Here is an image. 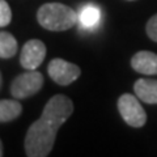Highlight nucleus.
Returning <instances> with one entry per match:
<instances>
[{
  "mask_svg": "<svg viewBox=\"0 0 157 157\" xmlns=\"http://www.w3.org/2000/svg\"><path fill=\"white\" fill-rule=\"evenodd\" d=\"M136 97L145 104H157V80L152 78H139L134 84Z\"/></svg>",
  "mask_w": 157,
  "mask_h": 157,
  "instance_id": "obj_8",
  "label": "nucleus"
},
{
  "mask_svg": "<svg viewBox=\"0 0 157 157\" xmlns=\"http://www.w3.org/2000/svg\"><path fill=\"white\" fill-rule=\"evenodd\" d=\"M3 156V143H2V140H0V157Z\"/></svg>",
  "mask_w": 157,
  "mask_h": 157,
  "instance_id": "obj_14",
  "label": "nucleus"
},
{
  "mask_svg": "<svg viewBox=\"0 0 157 157\" xmlns=\"http://www.w3.org/2000/svg\"><path fill=\"white\" fill-rule=\"evenodd\" d=\"M17 52V41L11 33L0 32V58L9 59Z\"/></svg>",
  "mask_w": 157,
  "mask_h": 157,
  "instance_id": "obj_11",
  "label": "nucleus"
},
{
  "mask_svg": "<svg viewBox=\"0 0 157 157\" xmlns=\"http://www.w3.org/2000/svg\"><path fill=\"white\" fill-rule=\"evenodd\" d=\"M128 2H134V0H128Z\"/></svg>",
  "mask_w": 157,
  "mask_h": 157,
  "instance_id": "obj_16",
  "label": "nucleus"
},
{
  "mask_svg": "<svg viewBox=\"0 0 157 157\" xmlns=\"http://www.w3.org/2000/svg\"><path fill=\"white\" fill-rule=\"evenodd\" d=\"M147 34H148V37L152 39V41L157 42V14H155L153 17L149 18V21L147 22Z\"/></svg>",
  "mask_w": 157,
  "mask_h": 157,
  "instance_id": "obj_13",
  "label": "nucleus"
},
{
  "mask_svg": "<svg viewBox=\"0 0 157 157\" xmlns=\"http://www.w3.org/2000/svg\"><path fill=\"white\" fill-rule=\"evenodd\" d=\"M132 68L141 75H157V54L139 51L131 58Z\"/></svg>",
  "mask_w": 157,
  "mask_h": 157,
  "instance_id": "obj_7",
  "label": "nucleus"
},
{
  "mask_svg": "<svg viewBox=\"0 0 157 157\" xmlns=\"http://www.w3.org/2000/svg\"><path fill=\"white\" fill-rule=\"evenodd\" d=\"M12 20V11L6 0H0V28L7 26Z\"/></svg>",
  "mask_w": 157,
  "mask_h": 157,
  "instance_id": "obj_12",
  "label": "nucleus"
},
{
  "mask_svg": "<svg viewBox=\"0 0 157 157\" xmlns=\"http://www.w3.org/2000/svg\"><path fill=\"white\" fill-rule=\"evenodd\" d=\"M73 104L64 94L52 96L42 115L29 127L25 136V153L29 157H46L51 152L62 124L72 115Z\"/></svg>",
  "mask_w": 157,
  "mask_h": 157,
  "instance_id": "obj_1",
  "label": "nucleus"
},
{
  "mask_svg": "<svg viewBox=\"0 0 157 157\" xmlns=\"http://www.w3.org/2000/svg\"><path fill=\"white\" fill-rule=\"evenodd\" d=\"M43 81L45 78L41 72L36 70H28V72L18 75L12 81L11 93L17 100L32 97L41 90V88L43 86Z\"/></svg>",
  "mask_w": 157,
  "mask_h": 157,
  "instance_id": "obj_3",
  "label": "nucleus"
},
{
  "mask_svg": "<svg viewBox=\"0 0 157 157\" xmlns=\"http://www.w3.org/2000/svg\"><path fill=\"white\" fill-rule=\"evenodd\" d=\"M37 20L42 28L51 32L68 30L78 22V13L60 3H46L39 7Z\"/></svg>",
  "mask_w": 157,
  "mask_h": 157,
  "instance_id": "obj_2",
  "label": "nucleus"
},
{
  "mask_svg": "<svg viewBox=\"0 0 157 157\" xmlns=\"http://www.w3.org/2000/svg\"><path fill=\"white\" fill-rule=\"evenodd\" d=\"M0 86H2V73H0Z\"/></svg>",
  "mask_w": 157,
  "mask_h": 157,
  "instance_id": "obj_15",
  "label": "nucleus"
},
{
  "mask_svg": "<svg viewBox=\"0 0 157 157\" xmlns=\"http://www.w3.org/2000/svg\"><path fill=\"white\" fill-rule=\"evenodd\" d=\"M118 110L128 126L139 128L143 127L147 122L145 110L141 107L139 100L132 94H122L118 100Z\"/></svg>",
  "mask_w": 157,
  "mask_h": 157,
  "instance_id": "obj_4",
  "label": "nucleus"
},
{
  "mask_svg": "<svg viewBox=\"0 0 157 157\" xmlns=\"http://www.w3.org/2000/svg\"><path fill=\"white\" fill-rule=\"evenodd\" d=\"M22 113L21 104L16 100H0V123L11 122L18 118Z\"/></svg>",
  "mask_w": 157,
  "mask_h": 157,
  "instance_id": "obj_10",
  "label": "nucleus"
},
{
  "mask_svg": "<svg viewBox=\"0 0 157 157\" xmlns=\"http://www.w3.org/2000/svg\"><path fill=\"white\" fill-rule=\"evenodd\" d=\"M48 75L54 81L59 85H70L73 81H76L81 75L80 67L64 60V59L56 58L48 63L47 67Z\"/></svg>",
  "mask_w": 157,
  "mask_h": 157,
  "instance_id": "obj_5",
  "label": "nucleus"
},
{
  "mask_svg": "<svg viewBox=\"0 0 157 157\" xmlns=\"http://www.w3.org/2000/svg\"><path fill=\"white\" fill-rule=\"evenodd\" d=\"M46 58V46L39 39H30L24 45L20 55V63L26 70H36Z\"/></svg>",
  "mask_w": 157,
  "mask_h": 157,
  "instance_id": "obj_6",
  "label": "nucleus"
},
{
  "mask_svg": "<svg viewBox=\"0 0 157 157\" xmlns=\"http://www.w3.org/2000/svg\"><path fill=\"white\" fill-rule=\"evenodd\" d=\"M100 21H101V9L93 6V4H86L78 12V24L84 29L97 28Z\"/></svg>",
  "mask_w": 157,
  "mask_h": 157,
  "instance_id": "obj_9",
  "label": "nucleus"
}]
</instances>
